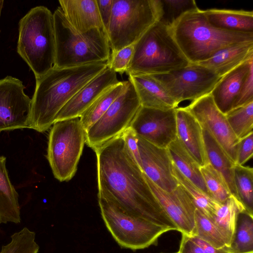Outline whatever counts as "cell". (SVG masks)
<instances>
[{"mask_svg":"<svg viewBox=\"0 0 253 253\" xmlns=\"http://www.w3.org/2000/svg\"><path fill=\"white\" fill-rule=\"evenodd\" d=\"M122 134L92 149L96 157L98 194L130 215L177 230L128 152Z\"/></svg>","mask_w":253,"mask_h":253,"instance_id":"cell-1","label":"cell"},{"mask_svg":"<svg viewBox=\"0 0 253 253\" xmlns=\"http://www.w3.org/2000/svg\"><path fill=\"white\" fill-rule=\"evenodd\" d=\"M108 61L72 67H53L36 79L31 99L30 128L42 132L55 122L57 115L76 93L103 71Z\"/></svg>","mask_w":253,"mask_h":253,"instance_id":"cell-2","label":"cell"},{"mask_svg":"<svg viewBox=\"0 0 253 253\" xmlns=\"http://www.w3.org/2000/svg\"><path fill=\"white\" fill-rule=\"evenodd\" d=\"M181 50L191 63L211 58L233 44L253 42V33L227 31L212 25L198 8L183 15L171 28Z\"/></svg>","mask_w":253,"mask_h":253,"instance_id":"cell-3","label":"cell"},{"mask_svg":"<svg viewBox=\"0 0 253 253\" xmlns=\"http://www.w3.org/2000/svg\"><path fill=\"white\" fill-rule=\"evenodd\" d=\"M53 15L55 67H72L109 60L111 49L103 30L94 28L85 33L78 32L70 24L60 6Z\"/></svg>","mask_w":253,"mask_h":253,"instance_id":"cell-4","label":"cell"},{"mask_svg":"<svg viewBox=\"0 0 253 253\" xmlns=\"http://www.w3.org/2000/svg\"><path fill=\"white\" fill-rule=\"evenodd\" d=\"M17 49L33 72L36 79L54 67V18L46 7H35L20 19Z\"/></svg>","mask_w":253,"mask_h":253,"instance_id":"cell-5","label":"cell"},{"mask_svg":"<svg viewBox=\"0 0 253 253\" xmlns=\"http://www.w3.org/2000/svg\"><path fill=\"white\" fill-rule=\"evenodd\" d=\"M190 63L177 43L172 29L157 21L133 44L126 74H164Z\"/></svg>","mask_w":253,"mask_h":253,"instance_id":"cell-6","label":"cell"},{"mask_svg":"<svg viewBox=\"0 0 253 253\" xmlns=\"http://www.w3.org/2000/svg\"><path fill=\"white\" fill-rule=\"evenodd\" d=\"M158 20L156 0H113L107 32L111 53L133 44Z\"/></svg>","mask_w":253,"mask_h":253,"instance_id":"cell-7","label":"cell"},{"mask_svg":"<svg viewBox=\"0 0 253 253\" xmlns=\"http://www.w3.org/2000/svg\"><path fill=\"white\" fill-rule=\"evenodd\" d=\"M86 132L80 118L54 123L48 135L46 157L54 177L68 181L75 175L82 156Z\"/></svg>","mask_w":253,"mask_h":253,"instance_id":"cell-8","label":"cell"},{"mask_svg":"<svg viewBox=\"0 0 253 253\" xmlns=\"http://www.w3.org/2000/svg\"><path fill=\"white\" fill-rule=\"evenodd\" d=\"M103 221L113 238L122 248L132 251L156 245L159 238L169 229L130 215L98 194Z\"/></svg>","mask_w":253,"mask_h":253,"instance_id":"cell-9","label":"cell"},{"mask_svg":"<svg viewBox=\"0 0 253 253\" xmlns=\"http://www.w3.org/2000/svg\"><path fill=\"white\" fill-rule=\"evenodd\" d=\"M141 106L132 84L128 80L124 92L106 112L85 132V143L92 149L121 134Z\"/></svg>","mask_w":253,"mask_h":253,"instance_id":"cell-10","label":"cell"},{"mask_svg":"<svg viewBox=\"0 0 253 253\" xmlns=\"http://www.w3.org/2000/svg\"><path fill=\"white\" fill-rule=\"evenodd\" d=\"M165 88L178 105L185 100L194 101L210 94L221 77L198 63H190L179 69L151 75Z\"/></svg>","mask_w":253,"mask_h":253,"instance_id":"cell-11","label":"cell"},{"mask_svg":"<svg viewBox=\"0 0 253 253\" xmlns=\"http://www.w3.org/2000/svg\"><path fill=\"white\" fill-rule=\"evenodd\" d=\"M20 80L7 76L0 79V132L30 128L31 99Z\"/></svg>","mask_w":253,"mask_h":253,"instance_id":"cell-12","label":"cell"},{"mask_svg":"<svg viewBox=\"0 0 253 253\" xmlns=\"http://www.w3.org/2000/svg\"><path fill=\"white\" fill-rule=\"evenodd\" d=\"M207 129L229 157L236 164L239 140L231 128L225 115L215 104L209 94L184 107Z\"/></svg>","mask_w":253,"mask_h":253,"instance_id":"cell-13","label":"cell"},{"mask_svg":"<svg viewBox=\"0 0 253 253\" xmlns=\"http://www.w3.org/2000/svg\"><path fill=\"white\" fill-rule=\"evenodd\" d=\"M175 109L161 110L141 106L129 127L137 136L156 146L167 148L176 138Z\"/></svg>","mask_w":253,"mask_h":253,"instance_id":"cell-14","label":"cell"},{"mask_svg":"<svg viewBox=\"0 0 253 253\" xmlns=\"http://www.w3.org/2000/svg\"><path fill=\"white\" fill-rule=\"evenodd\" d=\"M145 178L165 212L181 234L194 236L196 207L191 197L178 184L172 191H165L144 173Z\"/></svg>","mask_w":253,"mask_h":253,"instance_id":"cell-15","label":"cell"},{"mask_svg":"<svg viewBox=\"0 0 253 253\" xmlns=\"http://www.w3.org/2000/svg\"><path fill=\"white\" fill-rule=\"evenodd\" d=\"M137 136L143 172L162 190L173 191L178 183L172 174V162L167 148L159 147Z\"/></svg>","mask_w":253,"mask_h":253,"instance_id":"cell-16","label":"cell"},{"mask_svg":"<svg viewBox=\"0 0 253 253\" xmlns=\"http://www.w3.org/2000/svg\"><path fill=\"white\" fill-rule=\"evenodd\" d=\"M117 73L107 66L81 88L60 110L55 122L80 118L106 90L119 83Z\"/></svg>","mask_w":253,"mask_h":253,"instance_id":"cell-17","label":"cell"},{"mask_svg":"<svg viewBox=\"0 0 253 253\" xmlns=\"http://www.w3.org/2000/svg\"><path fill=\"white\" fill-rule=\"evenodd\" d=\"M253 69V57L222 77L211 91L215 104L224 115L236 108L248 75Z\"/></svg>","mask_w":253,"mask_h":253,"instance_id":"cell-18","label":"cell"},{"mask_svg":"<svg viewBox=\"0 0 253 253\" xmlns=\"http://www.w3.org/2000/svg\"><path fill=\"white\" fill-rule=\"evenodd\" d=\"M176 138L200 167L209 164L205 152L203 128L184 107L175 109Z\"/></svg>","mask_w":253,"mask_h":253,"instance_id":"cell-19","label":"cell"},{"mask_svg":"<svg viewBox=\"0 0 253 253\" xmlns=\"http://www.w3.org/2000/svg\"><path fill=\"white\" fill-rule=\"evenodd\" d=\"M141 106L161 110L175 109L178 104L161 84L151 75L129 74Z\"/></svg>","mask_w":253,"mask_h":253,"instance_id":"cell-20","label":"cell"},{"mask_svg":"<svg viewBox=\"0 0 253 253\" xmlns=\"http://www.w3.org/2000/svg\"><path fill=\"white\" fill-rule=\"evenodd\" d=\"M59 3L66 19L76 30L85 33L98 28L105 31L96 0H60Z\"/></svg>","mask_w":253,"mask_h":253,"instance_id":"cell-21","label":"cell"},{"mask_svg":"<svg viewBox=\"0 0 253 253\" xmlns=\"http://www.w3.org/2000/svg\"><path fill=\"white\" fill-rule=\"evenodd\" d=\"M253 57V42H244L222 48L211 58L198 64L222 77Z\"/></svg>","mask_w":253,"mask_h":253,"instance_id":"cell-22","label":"cell"},{"mask_svg":"<svg viewBox=\"0 0 253 253\" xmlns=\"http://www.w3.org/2000/svg\"><path fill=\"white\" fill-rule=\"evenodd\" d=\"M202 128L205 152L209 164L222 176L232 195L237 199L234 183L236 164L229 157L210 132L205 128Z\"/></svg>","mask_w":253,"mask_h":253,"instance_id":"cell-23","label":"cell"},{"mask_svg":"<svg viewBox=\"0 0 253 253\" xmlns=\"http://www.w3.org/2000/svg\"><path fill=\"white\" fill-rule=\"evenodd\" d=\"M208 21L220 29L253 33V11L211 8L203 10Z\"/></svg>","mask_w":253,"mask_h":253,"instance_id":"cell-24","label":"cell"},{"mask_svg":"<svg viewBox=\"0 0 253 253\" xmlns=\"http://www.w3.org/2000/svg\"><path fill=\"white\" fill-rule=\"evenodd\" d=\"M6 157L0 156V223L21 222L18 194L6 168Z\"/></svg>","mask_w":253,"mask_h":253,"instance_id":"cell-25","label":"cell"},{"mask_svg":"<svg viewBox=\"0 0 253 253\" xmlns=\"http://www.w3.org/2000/svg\"><path fill=\"white\" fill-rule=\"evenodd\" d=\"M173 165L191 182L209 195L200 167L176 138L167 148Z\"/></svg>","mask_w":253,"mask_h":253,"instance_id":"cell-26","label":"cell"},{"mask_svg":"<svg viewBox=\"0 0 253 253\" xmlns=\"http://www.w3.org/2000/svg\"><path fill=\"white\" fill-rule=\"evenodd\" d=\"M244 210L240 202L231 195L224 203L218 205L211 218L224 237L228 248L234 235L238 214Z\"/></svg>","mask_w":253,"mask_h":253,"instance_id":"cell-27","label":"cell"},{"mask_svg":"<svg viewBox=\"0 0 253 253\" xmlns=\"http://www.w3.org/2000/svg\"><path fill=\"white\" fill-rule=\"evenodd\" d=\"M128 81L119 82L104 91L81 116L85 132L106 112L113 102L126 88Z\"/></svg>","mask_w":253,"mask_h":253,"instance_id":"cell-28","label":"cell"},{"mask_svg":"<svg viewBox=\"0 0 253 253\" xmlns=\"http://www.w3.org/2000/svg\"><path fill=\"white\" fill-rule=\"evenodd\" d=\"M231 253H253V215L245 210L238 214L229 247Z\"/></svg>","mask_w":253,"mask_h":253,"instance_id":"cell-29","label":"cell"},{"mask_svg":"<svg viewBox=\"0 0 253 253\" xmlns=\"http://www.w3.org/2000/svg\"><path fill=\"white\" fill-rule=\"evenodd\" d=\"M172 174L178 183L188 193L196 208L205 215L211 218L220 203L213 200L208 195L184 176L172 163Z\"/></svg>","mask_w":253,"mask_h":253,"instance_id":"cell-30","label":"cell"},{"mask_svg":"<svg viewBox=\"0 0 253 253\" xmlns=\"http://www.w3.org/2000/svg\"><path fill=\"white\" fill-rule=\"evenodd\" d=\"M158 21L172 28L186 13L198 8L194 0H156Z\"/></svg>","mask_w":253,"mask_h":253,"instance_id":"cell-31","label":"cell"},{"mask_svg":"<svg viewBox=\"0 0 253 253\" xmlns=\"http://www.w3.org/2000/svg\"><path fill=\"white\" fill-rule=\"evenodd\" d=\"M253 169L235 165L234 183L238 200L246 211L253 215Z\"/></svg>","mask_w":253,"mask_h":253,"instance_id":"cell-32","label":"cell"},{"mask_svg":"<svg viewBox=\"0 0 253 253\" xmlns=\"http://www.w3.org/2000/svg\"><path fill=\"white\" fill-rule=\"evenodd\" d=\"M225 116L239 140L253 132V101L232 109Z\"/></svg>","mask_w":253,"mask_h":253,"instance_id":"cell-33","label":"cell"},{"mask_svg":"<svg viewBox=\"0 0 253 253\" xmlns=\"http://www.w3.org/2000/svg\"><path fill=\"white\" fill-rule=\"evenodd\" d=\"M195 235L217 249L228 247L221 232L211 218L196 209Z\"/></svg>","mask_w":253,"mask_h":253,"instance_id":"cell-34","label":"cell"},{"mask_svg":"<svg viewBox=\"0 0 253 253\" xmlns=\"http://www.w3.org/2000/svg\"><path fill=\"white\" fill-rule=\"evenodd\" d=\"M200 170L209 196L224 203L232 194L222 176L210 164L200 167Z\"/></svg>","mask_w":253,"mask_h":253,"instance_id":"cell-35","label":"cell"},{"mask_svg":"<svg viewBox=\"0 0 253 253\" xmlns=\"http://www.w3.org/2000/svg\"><path fill=\"white\" fill-rule=\"evenodd\" d=\"M35 237L34 232L24 227L11 236V242L2 246L0 253H38L39 246Z\"/></svg>","mask_w":253,"mask_h":253,"instance_id":"cell-36","label":"cell"},{"mask_svg":"<svg viewBox=\"0 0 253 253\" xmlns=\"http://www.w3.org/2000/svg\"><path fill=\"white\" fill-rule=\"evenodd\" d=\"M176 253H231L228 247L217 249L196 236L182 234L178 251Z\"/></svg>","mask_w":253,"mask_h":253,"instance_id":"cell-37","label":"cell"},{"mask_svg":"<svg viewBox=\"0 0 253 253\" xmlns=\"http://www.w3.org/2000/svg\"><path fill=\"white\" fill-rule=\"evenodd\" d=\"M133 53V44L125 47L111 53L108 67L116 73H126L129 66Z\"/></svg>","mask_w":253,"mask_h":253,"instance_id":"cell-38","label":"cell"},{"mask_svg":"<svg viewBox=\"0 0 253 253\" xmlns=\"http://www.w3.org/2000/svg\"><path fill=\"white\" fill-rule=\"evenodd\" d=\"M253 155V132L239 139L236 164L244 166Z\"/></svg>","mask_w":253,"mask_h":253,"instance_id":"cell-39","label":"cell"},{"mask_svg":"<svg viewBox=\"0 0 253 253\" xmlns=\"http://www.w3.org/2000/svg\"><path fill=\"white\" fill-rule=\"evenodd\" d=\"M122 135L128 152L142 169L141 162L137 145V135L130 127L126 129Z\"/></svg>","mask_w":253,"mask_h":253,"instance_id":"cell-40","label":"cell"},{"mask_svg":"<svg viewBox=\"0 0 253 253\" xmlns=\"http://www.w3.org/2000/svg\"><path fill=\"white\" fill-rule=\"evenodd\" d=\"M96 1L101 20L107 34L112 15L113 0H96Z\"/></svg>","mask_w":253,"mask_h":253,"instance_id":"cell-41","label":"cell"},{"mask_svg":"<svg viewBox=\"0 0 253 253\" xmlns=\"http://www.w3.org/2000/svg\"><path fill=\"white\" fill-rule=\"evenodd\" d=\"M3 0H0V17L1 14V11L3 5Z\"/></svg>","mask_w":253,"mask_h":253,"instance_id":"cell-42","label":"cell"}]
</instances>
